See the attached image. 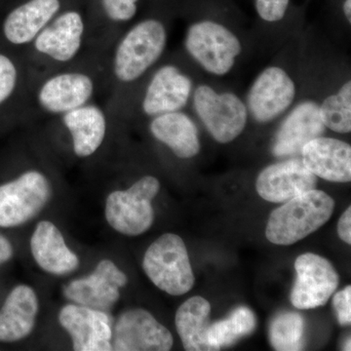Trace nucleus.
Listing matches in <instances>:
<instances>
[{
    "mask_svg": "<svg viewBox=\"0 0 351 351\" xmlns=\"http://www.w3.org/2000/svg\"><path fill=\"white\" fill-rule=\"evenodd\" d=\"M167 43V29L160 20L149 18L134 25L113 50V78L121 84L137 82L158 62Z\"/></svg>",
    "mask_w": 351,
    "mask_h": 351,
    "instance_id": "f257e3e1",
    "label": "nucleus"
},
{
    "mask_svg": "<svg viewBox=\"0 0 351 351\" xmlns=\"http://www.w3.org/2000/svg\"><path fill=\"white\" fill-rule=\"evenodd\" d=\"M334 207L331 196L315 189L295 196L270 215L267 239L276 245L294 244L325 225Z\"/></svg>",
    "mask_w": 351,
    "mask_h": 351,
    "instance_id": "f03ea898",
    "label": "nucleus"
},
{
    "mask_svg": "<svg viewBox=\"0 0 351 351\" xmlns=\"http://www.w3.org/2000/svg\"><path fill=\"white\" fill-rule=\"evenodd\" d=\"M143 269L157 288L171 295L186 294L195 285V274L184 240L165 233L147 248Z\"/></svg>",
    "mask_w": 351,
    "mask_h": 351,
    "instance_id": "7ed1b4c3",
    "label": "nucleus"
},
{
    "mask_svg": "<svg viewBox=\"0 0 351 351\" xmlns=\"http://www.w3.org/2000/svg\"><path fill=\"white\" fill-rule=\"evenodd\" d=\"M160 191L154 176H144L125 191H114L106 200L105 217L108 226L125 237L147 232L154 221L152 200Z\"/></svg>",
    "mask_w": 351,
    "mask_h": 351,
    "instance_id": "20e7f679",
    "label": "nucleus"
},
{
    "mask_svg": "<svg viewBox=\"0 0 351 351\" xmlns=\"http://www.w3.org/2000/svg\"><path fill=\"white\" fill-rule=\"evenodd\" d=\"M184 47L207 73L218 76L232 71L242 51L239 38L226 25L211 20L189 25Z\"/></svg>",
    "mask_w": 351,
    "mask_h": 351,
    "instance_id": "39448f33",
    "label": "nucleus"
},
{
    "mask_svg": "<svg viewBox=\"0 0 351 351\" xmlns=\"http://www.w3.org/2000/svg\"><path fill=\"white\" fill-rule=\"evenodd\" d=\"M52 196V186L41 171H25L0 184V228H18L38 217Z\"/></svg>",
    "mask_w": 351,
    "mask_h": 351,
    "instance_id": "423d86ee",
    "label": "nucleus"
},
{
    "mask_svg": "<svg viewBox=\"0 0 351 351\" xmlns=\"http://www.w3.org/2000/svg\"><path fill=\"white\" fill-rule=\"evenodd\" d=\"M193 106L210 135L221 144L232 142L246 127L248 108L230 92L219 93L209 85H199L193 93Z\"/></svg>",
    "mask_w": 351,
    "mask_h": 351,
    "instance_id": "0eeeda50",
    "label": "nucleus"
},
{
    "mask_svg": "<svg viewBox=\"0 0 351 351\" xmlns=\"http://www.w3.org/2000/svg\"><path fill=\"white\" fill-rule=\"evenodd\" d=\"M97 85L93 76L83 71H64L48 76L36 92V101L44 113L61 117L91 103Z\"/></svg>",
    "mask_w": 351,
    "mask_h": 351,
    "instance_id": "6e6552de",
    "label": "nucleus"
},
{
    "mask_svg": "<svg viewBox=\"0 0 351 351\" xmlns=\"http://www.w3.org/2000/svg\"><path fill=\"white\" fill-rule=\"evenodd\" d=\"M173 343L169 330L145 309H128L113 323L112 350L168 351Z\"/></svg>",
    "mask_w": 351,
    "mask_h": 351,
    "instance_id": "1a4fd4ad",
    "label": "nucleus"
},
{
    "mask_svg": "<svg viewBox=\"0 0 351 351\" xmlns=\"http://www.w3.org/2000/svg\"><path fill=\"white\" fill-rule=\"evenodd\" d=\"M86 34V25L80 11L68 10L59 13L39 32L31 44L38 56L51 63H71L82 49Z\"/></svg>",
    "mask_w": 351,
    "mask_h": 351,
    "instance_id": "9d476101",
    "label": "nucleus"
},
{
    "mask_svg": "<svg viewBox=\"0 0 351 351\" xmlns=\"http://www.w3.org/2000/svg\"><path fill=\"white\" fill-rule=\"evenodd\" d=\"M128 277L112 261L101 260L89 276L73 279L64 287L66 300L75 304L108 311L120 299V289Z\"/></svg>",
    "mask_w": 351,
    "mask_h": 351,
    "instance_id": "9b49d317",
    "label": "nucleus"
},
{
    "mask_svg": "<svg viewBox=\"0 0 351 351\" xmlns=\"http://www.w3.org/2000/svg\"><path fill=\"white\" fill-rule=\"evenodd\" d=\"M58 319L71 337L73 350H112L113 320L108 311L71 302L62 307Z\"/></svg>",
    "mask_w": 351,
    "mask_h": 351,
    "instance_id": "f8f14e48",
    "label": "nucleus"
},
{
    "mask_svg": "<svg viewBox=\"0 0 351 351\" xmlns=\"http://www.w3.org/2000/svg\"><path fill=\"white\" fill-rule=\"evenodd\" d=\"M297 280L291 294L293 306L299 309L324 306L338 288L337 270L326 260L316 254L306 253L295 260Z\"/></svg>",
    "mask_w": 351,
    "mask_h": 351,
    "instance_id": "ddd939ff",
    "label": "nucleus"
},
{
    "mask_svg": "<svg viewBox=\"0 0 351 351\" xmlns=\"http://www.w3.org/2000/svg\"><path fill=\"white\" fill-rule=\"evenodd\" d=\"M295 96V82L287 71L279 66H269L252 85L247 97V108L258 123H267L285 112Z\"/></svg>",
    "mask_w": 351,
    "mask_h": 351,
    "instance_id": "4468645a",
    "label": "nucleus"
},
{
    "mask_svg": "<svg viewBox=\"0 0 351 351\" xmlns=\"http://www.w3.org/2000/svg\"><path fill=\"white\" fill-rule=\"evenodd\" d=\"M193 80L174 64L160 66L149 80L142 101L147 117L178 112L186 107L193 93Z\"/></svg>",
    "mask_w": 351,
    "mask_h": 351,
    "instance_id": "2eb2a0df",
    "label": "nucleus"
},
{
    "mask_svg": "<svg viewBox=\"0 0 351 351\" xmlns=\"http://www.w3.org/2000/svg\"><path fill=\"white\" fill-rule=\"evenodd\" d=\"M317 177L307 169L302 159H290L267 166L261 172L256 188L269 202H286L315 189Z\"/></svg>",
    "mask_w": 351,
    "mask_h": 351,
    "instance_id": "dca6fc26",
    "label": "nucleus"
},
{
    "mask_svg": "<svg viewBox=\"0 0 351 351\" xmlns=\"http://www.w3.org/2000/svg\"><path fill=\"white\" fill-rule=\"evenodd\" d=\"M325 130L319 105L313 101H302L293 108L279 127L272 152L278 157L300 154L307 143L321 137Z\"/></svg>",
    "mask_w": 351,
    "mask_h": 351,
    "instance_id": "f3484780",
    "label": "nucleus"
},
{
    "mask_svg": "<svg viewBox=\"0 0 351 351\" xmlns=\"http://www.w3.org/2000/svg\"><path fill=\"white\" fill-rule=\"evenodd\" d=\"M29 245L32 258L46 274L69 276L80 267V258L69 249L61 230L52 221H39Z\"/></svg>",
    "mask_w": 351,
    "mask_h": 351,
    "instance_id": "a211bd4d",
    "label": "nucleus"
},
{
    "mask_svg": "<svg viewBox=\"0 0 351 351\" xmlns=\"http://www.w3.org/2000/svg\"><path fill=\"white\" fill-rule=\"evenodd\" d=\"M302 161L316 177L334 182L351 181V147L338 138L318 137L302 149Z\"/></svg>",
    "mask_w": 351,
    "mask_h": 351,
    "instance_id": "6ab92c4d",
    "label": "nucleus"
},
{
    "mask_svg": "<svg viewBox=\"0 0 351 351\" xmlns=\"http://www.w3.org/2000/svg\"><path fill=\"white\" fill-rule=\"evenodd\" d=\"M38 311V297L31 286L14 287L0 308V343L27 339L36 327Z\"/></svg>",
    "mask_w": 351,
    "mask_h": 351,
    "instance_id": "aec40b11",
    "label": "nucleus"
},
{
    "mask_svg": "<svg viewBox=\"0 0 351 351\" xmlns=\"http://www.w3.org/2000/svg\"><path fill=\"white\" fill-rule=\"evenodd\" d=\"M60 117L71 135L76 156L87 158L99 151L108 130L107 114L100 106L91 101Z\"/></svg>",
    "mask_w": 351,
    "mask_h": 351,
    "instance_id": "412c9836",
    "label": "nucleus"
},
{
    "mask_svg": "<svg viewBox=\"0 0 351 351\" xmlns=\"http://www.w3.org/2000/svg\"><path fill=\"white\" fill-rule=\"evenodd\" d=\"M60 0H27L16 7L3 23V34L16 46L31 45L61 10Z\"/></svg>",
    "mask_w": 351,
    "mask_h": 351,
    "instance_id": "4be33fe9",
    "label": "nucleus"
},
{
    "mask_svg": "<svg viewBox=\"0 0 351 351\" xmlns=\"http://www.w3.org/2000/svg\"><path fill=\"white\" fill-rule=\"evenodd\" d=\"M149 131L154 138L169 147L179 158H193L200 152L197 127L181 110L152 117Z\"/></svg>",
    "mask_w": 351,
    "mask_h": 351,
    "instance_id": "5701e85b",
    "label": "nucleus"
},
{
    "mask_svg": "<svg viewBox=\"0 0 351 351\" xmlns=\"http://www.w3.org/2000/svg\"><path fill=\"white\" fill-rule=\"evenodd\" d=\"M211 306L202 297H193L184 302L176 313L175 323L178 334L189 351L214 350L208 341V317Z\"/></svg>",
    "mask_w": 351,
    "mask_h": 351,
    "instance_id": "b1692460",
    "label": "nucleus"
},
{
    "mask_svg": "<svg viewBox=\"0 0 351 351\" xmlns=\"http://www.w3.org/2000/svg\"><path fill=\"white\" fill-rule=\"evenodd\" d=\"M256 327V316L248 307L241 306L232 311L226 319L218 321L208 328V341L214 350L234 343L247 336Z\"/></svg>",
    "mask_w": 351,
    "mask_h": 351,
    "instance_id": "393cba45",
    "label": "nucleus"
},
{
    "mask_svg": "<svg viewBox=\"0 0 351 351\" xmlns=\"http://www.w3.org/2000/svg\"><path fill=\"white\" fill-rule=\"evenodd\" d=\"M321 120L336 133L351 131V82H346L336 94L330 95L319 106Z\"/></svg>",
    "mask_w": 351,
    "mask_h": 351,
    "instance_id": "a878e982",
    "label": "nucleus"
},
{
    "mask_svg": "<svg viewBox=\"0 0 351 351\" xmlns=\"http://www.w3.org/2000/svg\"><path fill=\"white\" fill-rule=\"evenodd\" d=\"M304 321L301 314H279L270 325V343L276 350H301L304 346Z\"/></svg>",
    "mask_w": 351,
    "mask_h": 351,
    "instance_id": "bb28decb",
    "label": "nucleus"
},
{
    "mask_svg": "<svg viewBox=\"0 0 351 351\" xmlns=\"http://www.w3.org/2000/svg\"><path fill=\"white\" fill-rule=\"evenodd\" d=\"M104 14L112 24H125L135 17L138 0H101Z\"/></svg>",
    "mask_w": 351,
    "mask_h": 351,
    "instance_id": "cd10ccee",
    "label": "nucleus"
},
{
    "mask_svg": "<svg viewBox=\"0 0 351 351\" xmlns=\"http://www.w3.org/2000/svg\"><path fill=\"white\" fill-rule=\"evenodd\" d=\"M19 82V71L12 60L0 54V105L10 99Z\"/></svg>",
    "mask_w": 351,
    "mask_h": 351,
    "instance_id": "c85d7f7f",
    "label": "nucleus"
},
{
    "mask_svg": "<svg viewBox=\"0 0 351 351\" xmlns=\"http://www.w3.org/2000/svg\"><path fill=\"white\" fill-rule=\"evenodd\" d=\"M290 0H255L258 17L267 23L279 22L287 13Z\"/></svg>",
    "mask_w": 351,
    "mask_h": 351,
    "instance_id": "c756f323",
    "label": "nucleus"
},
{
    "mask_svg": "<svg viewBox=\"0 0 351 351\" xmlns=\"http://www.w3.org/2000/svg\"><path fill=\"white\" fill-rule=\"evenodd\" d=\"M335 311L339 324L343 326L351 323V287L348 286L341 292L337 293L332 300Z\"/></svg>",
    "mask_w": 351,
    "mask_h": 351,
    "instance_id": "7c9ffc66",
    "label": "nucleus"
},
{
    "mask_svg": "<svg viewBox=\"0 0 351 351\" xmlns=\"http://www.w3.org/2000/svg\"><path fill=\"white\" fill-rule=\"evenodd\" d=\"M339 239L346 244H351V208L348 207L339 219L338 223Z\"/></svg>",
    "mask_w": 351,
    "mask_h": 351,
    "instance_id": "2f4dec72",
    "label": "nucleus"
},
{
    "mask_svg": "<svg viewBox=\"0 0 351 351\" xmlns=\"http://www.w3.org/2000/svg\"><path fill=\"white\" fill-rule=\"evenodd\" d=\"M14 256L13 245L5 235L0 232V267L4 263L10 262Z\"/></svg>",
    "mask_w": 351,
    "mask_h": 351,
    "instance_id": "473e14b6",
    "label": "nucleus"
},
{
    "mask_svg": "<svg viewBox=\"0 0 351 351\" xmlns=\"http://www.w3.org/2000/svg\"><path fill=\"white\" fill-rule=\"evenodd\" d=\"M343 14H345L346 20L351 23V0H345L343 5Z\"/></svg>",
    "mask_w": 351,
    "mask_h": 351,
    "instance_id": "72a5a7b5",
    "label": "nucleus"
},
{
    "mask_svg": "<svg viewBox=\"0 0 351 351\" xmlns=\"http://www.w3.org/2000/svg\"><path fill=\"white\" fill-rule=\"evenodd\" d=\"M350 339H348V343H346L345 350H350Z\"/></svg>",
    "mask_w": 351,
    "mask_h": 351,
    "instance_id": "f704fd0d",
    "label": "nucleus"
}]
</instances>
